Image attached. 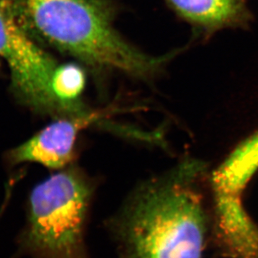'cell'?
<instances>
[{
	"mask_svg": "<svg viewBox=\"0 0 258 258\" xmlns=\"http://www.w3.org/2000/svg\"><path fill=\"white\" fill-rule=\"evenodd\" d=\"M205 171L185 160L131 194L109 221L121 258H204L211 231Z\"/></svg>",
	"mask_w": 258,
	"mask_h": 258,
	"instance_id": "cell-1",
	"label": "cell"
},
{
	"mask_svg": "<svg viewBox=\"0 0 258 258\" xmlns=\"http://www.w3.org/2000/svg\"><path fill=\"white\" fill-rule=\"evenodd\" d=\"M20 27L40 45L96 70L137 78L156 75L169 56H152L117 33L103 0H5Z\"/></svg>",
	"mask_w": 258,
	"mask_h": 258,
	"instance_id": "cell-2",
	"label": "cell"
},
{
	"mask_svg": "<svg viewBox=\"0 0 258 258\" xmlns=\"http://www.w3.org/2000/svg\"><path fill=\"white\" fill-rule=\"evenodd\" d=\"M94 187L67 167L36 184L26 202L20 249L31 258H87L85 236Z\"/></svg>",
	"mask_w": 258,
	"mask_h": 258,
	"instance_id": "cell-3",
	"label": "cell"
},
{
	"mask_svg": "<svg viewBox=\"0 0 258 258\" xmlns=\"http://www.w3.org/2000/svg\"><path fill=\"white\" fill-rule=\"evenodd\" d=\"M0 57L10 68L11 90L22 104L55 118L75 115L55 92L60 64L18 25L0 0Z\"/></svg>",
	"mask_w": 258,
	"mask_h": 258,
	"instance_id": "cell-4",
	"label": "cell"
},
{
	"mask_svg": "<svg viewBox=\"0 0 258 258\" xmlns=\"http://www.w3.org/2000/svg\"><path fill=\"white\" fill-rule=\"evenodd\" d=\"M110 111L86 110L78 114L56 118L27 141L8 154L10 164L34 163L48 169L69 167L75 158V144L78 134L86 127L101 121Z\"/></svg>",
	"mask_w": 258,
	"mask_h": 258,
	"instance_id": "cell-5",
	"label": "cell"
},
{
	"mask_svg": "<svg viewBox=\"0 0 258 258\" xmlns=\"http://www.w3.org/2000/svg\"><path fill=\"white\" fill-rule=\"evenodd\" d=\"M211 232L229 256L258 258V228L245 211L241 196L212 194Z\"/></svg>",
	"mask_w": 258,
	"mask_h": 258,
	"instance_id": "cell-6",
	"label": "cell"
},
{
	"mask_svg": "<svg viewBox=\"0 0 258 258\" xmlns=\"http://www.w3.org/2000/svg\"><path fill=\"white\" fill-rule=\"evenodd\" d=\"M179 15L196 25L219 29L242 21L246 0H167Z\"/></svg>",
	"mask_w": 258,
	"mask_h": 258,
	"instance_id": "cell-7",
	"label": "cell"
},
{
	"mask_svg": "<svg viewBox=\"0 0 258 258\" xmlns=\"http://www.w3.org/2000/svg\"><path fill=\"white\" fill-rule=\"evenodd\" d=\"M257 170L258 131L239 144L218 167L221 179L239 189H245Z\"/></svg>",
	"mask_w": 258,
	"mask_h": 258,
	"instance_id": "cell-8",
	"label": "cell"
}]
</instances>
